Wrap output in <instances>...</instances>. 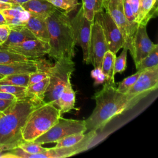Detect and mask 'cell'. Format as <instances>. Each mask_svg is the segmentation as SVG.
Segmentation results:
<instances>
[{
    "label": "cell",
    "mask_w": 158,
    "mask_h": 158,
    "mask_svg": "<svg viewBox=\"0 0 158 158\" xmlns=\"http://www.w3.org/2000/svg\"><path fill=\"white\" fill-rule=\"evenodd\" d=\"M93 98L96 101V106L91 114L85 120L88 131L102 130L115 117L132 109L138 103L129 100L126 94L118 92L115 84L107 82Z\"/></svg>",
    "instance_id": "cell-1"
},
{
    "label": "cell",
    "mask_w": 158,
    "mask_h": 158,
    "mask_svg": "<svg viewBox=\"0 0 158 158\" xmlns=\"http://www.w3.org/2000/svg\"><path fill=\"white\" fill-rule=\"evenodd\" d=\"M44 102L29 97L17 99L0 112V144L14 149L23 142L22 130L28 116Z\"/></svg>",
    "instance_id": "cell-2"
},
{
    "label": "cell",
    "mask_w": 158,
    "mask_h": 158,
    "mask_svg": "<svg viewBox=\"0 0 158 158\" xmlns=\"http://www.w3.org/2000/svg\"><path fill=\"white\" fill-rule=\"evenodd\" d=\"M45 21L49 35L48 56L56 60L64 57L72 59L77 44L68 14L56 8Z\"/></svg>",
    "instance_id": "cell-3"
},
{
    "label": "cell",
    "mask_w": 158,
    "mask_h": 158,
    "mask_svg": "<svg viewBox=\"0 0 158 158\" xmlns=\"http://www.w3.org/2000/svg\"><path fill=\"white\" fill-rule=\"evenodd\" d=\"M60 116L59 109L54 105L51 102H43L28 116L22 130L23 140L33 141L50 129Z\"/></svg>",
    "instance_id": "cell-4"
},
{
    "label": "cell",
    "mask_w": 158,
    "mask_h": 158,
    "mask_svg": "<svg viewBox=\"0 0 158 158\" xmlns=\"http://www.w3.org/2000/svg\"><path fill=\"white\" fill-rule=\"evenodd\" d=\"M75 70V63L72 59L60 58L52 65L49 76V84L45 93L44 101L56 107L57 101L65 89Z\"/></svg>",
    "instance_id": "cell-5"
},
{
    "label": "cell",
    "mask_w": 158,
    "mask_h": 158,
    "mask_svg": "<svg viewBox=\"0 0 158 158\" xmlns=\"http://www.w3.org/2000/svg\"><path fill=\"white\" fill-rule=\"evenodd\" d=\"M86 131L87 130L85 120L65 118L60 116L50 129L33 141L41 145L56 143L69 135L85 133Z\"/></svg>",
    "instance_id": "cell-6"
},
{
    "label": "cell",
    "mask_w": 158,
    "mask_h": 158,
    "mask_svg": "<svg viewBox=\"0 0 158 158\" xmlns=\"http://www.w3.org/2000/svg\"><path fill=\"white\" fill-rule=\"evenodd\" d=\"M157 88L158 65H156L143 70L126 95L129 100L139 102Z\"/></svg>",
    "instance_id": "cell-7"
},
{
    "label": "cell",
    "mask_w": 158,
    "mask_h": 158,
    "mask_svg": "<svg viewBox=\"0 0 158 158\" xmlns=\"http://www.w3.org/2000/svg\"><path fill=\"white\" fill-rule=\"evenodd\" d=\"M94 21L101 26L109 50L116 54L119 49L125 46V40L122 34L107 12L104 9L97 12L94 16Z\"/></svg>",
    "instance_id": "cell-8"
},
{
    "label": "cell",
    "mask_w": 158,
    "mask_h": 158,
    "mask_svg": "<svg viewBox=\"0 0 158 158\" xmlns=\"http://www.w3.org/2000/svg\"><path fill=\"white\" fill-rule=\"evenodd\" d=\"M93 22L89 21L84 15L82 7L71 19L76 44L80 46L83 51V59L88 64L91 26Z\"/></svg>",
    "instance_id": "cell-9"
},
{
    "label": "cell",
    "mask_w": 158,
    "mask_h": 158,
    "mask_svg": "<svg viewBox=\"0 0 158 158\" xmlns=\"http://www.w3.org/2000/svg\"><path fill=\"white\" fill-rule=\"evenodd\" d=\"M109 50L107 41L100 25L94 20L91 26L88 64H91L96 70H101L103 57Z\"/></svg>",
    "instance_id": "cell-10"
},
{
    "label": "cell",
    "mask_w": 158,
    "mask_h": 158,
    "mask_svg": "<svg viewBox=\"0 0 158 158\" xmlns=\"http://www.w3.org/2000/svg\"><path fill=\"white\" fill-rule=\"evenodd\" d=\"M5 48L30 59L42 57L48 54L49 50V43L38 39L27 40L18 44Z\"/></svg>",
    "instance_id": "cell-11"
},
{
    "label": "cell",
    "mask_w": 158,
    "mask_h": 158,
    "mask_svg": "<svg viewBox=\"0 0 158 158\" xmlns=\"http://www.w3.org/2000/svg\"><path fill=\"white\" fill-rule=\"evenodd\" d=\"M103 7L109 13L120 30L125 40L124 47L127 48L128 43V27L124 13L123 1L104 0Z\"/></svg>",
    "instance_id": "cell-12"
},
{
    "label": "cell",
    "mask_w": 158,
    "mask_h": 158,
    "mask_svg": "<svg viewBox=\"0 0 158 158\" xmlns=\"http://www.w3.org/2000/svg\"><path fill=\"white\" fill-rule=\"evenodd\" d=\"M156 45V44L151 41L148 36L146 25L139 24L133 41V56L132 58L135 65L146 57Z\"/></svg>",
    "instance_id": "cell-13"
},
{
    "label": "cell",
    "mask_w": 158,
    "mask_h": 158,
    "mask_svg": "<svg viewBox=\"0 0 158 158\" xmlns=\"http://www.w3.org/2000/svg\"><path fill=\"white\" fill-rule=\"evenodd\" d=\"M30 14L46 19L56 9L47 0H30L21 5Z\"/></svg>",
    "instance_id": "cell-14"
},
{
    "label": "cell",
    "mask_w": 158,
    "mask_h": 158,
    "mask_svg": "<svg viewBox=\"0 0 158 158\" xmlns=\"http://www.w3.org/2000/svg\"><path fill=\"white\" fill-rule=\"evenodd\" d=\"M4 16L9 27L25 25L30 17V14L20 5H12L10 9L1 12Z\"/></svg>",
    "instance_id": "cell-15"
},
{
    "label": "cell",
    "mask_w": 158,
    "mask_h": 158,
    "mask_svg": "<svg viewBox=\"0 0 158 158\" xmlns=\"http://www.w3.org/2000/svg\"><path fill=\"white\" fill-rule=\"evenodd\" d=\"M25 26L33 34L36 39L49 43V35L44 19L30 14Z\"/></svg>",
    "instance_id": "cell-16"
},
{
    "label": "cell",
    "mask_w": 158,
    "mask_h": 158,
    "mask_svg": "<svg viewBox=\"0 0 158 158\" xmlns=\"http://www.w3.org/2000/svg\"><path fill=\"white\" fill-rule=\"evenodd\" d=\"M75 92L73 91L70 80L67 83L65 89L59 96L56 107L59 109L60 115L72 110L75 109Z\"/></svg>",
    "instance_id": "cell-17"
},
{
    "label": "cell",
    "mask_w": 158,
    "mask_h": 158,
    "mask_svg": "<svg viewBox=\"0 0 158 158\" xmlns=\"http://www.w3.org/2000/svg\"><path fill=\"white\" fill-rule=\"evenodd\" d=\"M35 70L36 65L33 59H30L26 62L0 64V74L3 76L18 73H31Z\"/></svg>",
    "instance_id": "cell-18"
},
{
    "label": "cell",
    "mask_w": 158,
    "mask_h": 158,
    "mask_svg": "<svg viewBox=\"0 0 158 158\" xmlns=\"http://www.w3.org/2000/svg\"><path fill=\"white\" fill-rule=\"evenodd\" d=\"M10 31L6 41L1 46L7 47L21 43L29 40L36 39L33 34L25 26L19 25L10 27Z\"/></svg>",
    "instance_id": "cell-19"
},
{
    "label": "cell",
    "mask_w": 158,
    "mask_h": 158,
    "mask_svg": "<svg viewBox=\"0 0 158 158\" xmlns=\"http://www.w3.org/2000/svg\"><path fill=\"white\" fill-rule=\"evenodd\" d=\"M157 0H140L137 22L146 25L148 22L157 15Z\"/></svg>",
    "instance_id": "cell-20"
},
{
    "label": "cell",
    "mask_w": 158,
    "mask_h": 158,
    "mask_svg": "<svg viewBox=\"0 0 158 158\" xmlns=\"http://www.w3.org/2000/svg\"><path fill=\"white\" fill-rule=\"evenodd\" d=\"M33 59L36 65V70L30 73L28 86L49 77L52 67L49 62L45 59L40 57Z\"/></svg>",
    "instance_id": "cell-21"
},
{
    "label": "cell",
    "mask_w": 158,
    "mask_h": 158,
    "mask_svg": "<svg viewBox=\"0 0 158 158\" xmlns=\"http://www.w3.org/2000/svg\"><path fill=\"white\" fill-rule=\"evenodd\" d=\"M115 58L116 54L108 50L106 52L101 63L100 70L105 77L106 82L110 84H115L114 80L115 74L114 73Z\"/></svg>",
    "instance_id": "cell-22"
},
{
    "label": "cell",
    "mask_w": 158,
    "mask_h": 158,
    "mask_svg": "<svg viewBox=\"0 0 158 158\" xmlns=\"http://www.w3.org/2000/svg\"><path fill=\"white\" fill-rule=\"evenodd\" d=\"M49 84V77L26 87V97L33 98L40 101H44L45 93Z\"/></svg>",
    "instance_id": "cell-23"
},
{
    "label": "cell",
    "mask_w": 158,
    "mask_h": 158,
    "mask_svg": "<svg viewBox=\"0 0 158 158\" xmlns=\"http://www.w3.org/2000/svg\"><path fill=\"white\" fill-rule=\"evenodd\" d=\"M85 17L90 22H94L95 14L104 9V0H81Z\"/></svg>",
    "instance_id": "cell-24"
},
{
    "label": "cell",
    "mask_w": 158,
    "mask_h": 158,
    "mask_svg": "<svg viewBox=\"0 0 158 158\" xmlns=\"http://www.w3.org/2000/svg\"><path fill=\"white\" fill-rule=\"evenodd\" d=\"M23 56L9 51L6 48L0 46V64H7L29 60Z\"/></svg>",
    "instance_id": "cell-25"
},
{
    "label": "cell",
    "mask_w": 158,
    "mask_h": 158,
    "mask_svg": "<svg viewBox=\"0 0 158 158\" xmlns=\"http://www.w3.org/2000/svg\"><path fill=\"white\" fill-rule=\"evenodd\" d=\"M30 73H18L4 76L0 80V84L27 87Z\"/></svg>",
    "instance_id": "cell-26"
},
{
    "label": "cell",
    "mask_w": 158,
    "mask_h": 158,
    "mask_svg": "<svg viewBox=\"0 0 158 158\" xmlns=\"http://www.w3.org/2000/svg\"><path fill=\"white\" fill-rule=\"evenodd\" d=\"M158 65V45L152 49V51L142 60H141L135 66L137 71H143V70Z\"/></svg>",
    "instance_id": "cell-27"
},
{
    "label": "cell",
    "mask_w": 158,
    "mask_h": 158,
    "mask_svg": "<svg viewBox=\"0 0 158 158\" xmlns=\"http://www.w3.org/2000/svg\"><path fill=\"white\" fill-rule=\"evenodd\" d=\"M55 7L66 14L75 10L79 5L78 0H47Z\"/></svg>",
    "instance_id": "cell-28"
},
{
    "label": "cell",
    "mask_w": 158,
    "mask_h": 158,
    "mask_svg": "<svg viewBox=\"0 0 158 158\" xmlns=\"http://www.w3.org/2000/svg\"><path fill=\"white\" fill-rule=\"evenodd\" d=\"M85 136V133H75L69 135L57 141L56 146L54 147L60 148L73 146L81 141L84 138Z\"/></svg>",
    "instance_id": "cell-29"
},
{
    "label": "cell",
    "mask_w": 158,
    "mask_h": 158,
    "mask_svg": "<svg viewBox=\"0 0 158 158\" xmlns=\"http://www.w3.org/2000/svg\"><path fill=\"white\" fill-rule=\"evenodd\" d=\"M26 87L14 86L6 84H0V91L9 93L15 96L17 99H22L26 97Z\"/></svg>",
    "instance_id": "cell-30"
},
{
    "label": "cell",
    "mask_w": 158,
    "mask_h": 158,
    "mask_svg": "<svg viewBox=\"0 0 158 158\" xmlns=\"http://www.w3.org/2000/svg\"><path fill=\"white\" fill-rule=\"evenodd\" d=\"M141 72L142 71H137L135 73L124 78L118 83V86L117 88V91L121 93L126 94L134 85Z\"/></svg>",
    "instance_id": "cell-31"
},
{
    "label": "cell",
    "mask_w": 158,
    "mask_h": 158,
    "mask_svg": "<svg viewBox=\"0 0 158 158\" xmlns=\"http://www.w3.org/2000/svg\"><path fill=\"white\" fill-rule=\"evenodd\" d=\"M128 49L126 47L123 48V50L118 57H116L114 63V74L117 73L123 72L127 67V57Z\"/></svg>",
    "instance_id": "cell-32"
},
{
    "label": "cell",
    "mask_w": 158,
    "mask_h": 158,
    "mask_svg": "<svg viewBox=\"0 0 158 158\" xmlns=\"http://www.w3.org/2000/svg\"><path fill=\"white\" fill-rule=\"evenodd\" d=\"M10 31V28L7 24L0 25V46L7 40Z\"/></svg>",
    "instance_id": "cell-33"
},
{
    "label": "cell",
    "mask_w": 158,
    "mask_h": 158,
    "mask_svg": "<svg viewBox=\"0 0 158 158\" xmlns=\"http://www.w3.org/2000/svg\"><path fill=\"white\" fill-rule=\"evenodd\" d=\"M131 6L133 15L135 17L136 21L137 22L138 12H139V2L140 0H128ZM138 23V22H137Z\"/></svg>",
    "instance_id": "cell-34"
},
{
    "label": "cell",
    "mask_w": 158,
    "mask_h": 158,
    "mask_svg": "<svg viewBox=\"0 0 158 158\" xmlns=\"http://www.w3.org/2000/svg\"><path fill=\"white\" fill-rule=\"evenodd\" d=\"M17 100V99H15ZM15 100L0 99V112L6 110L10 105H11Z\"/></svg>",
    "instance_id": "cell-35"
},
{
    "label": "cell",
    "mask_w": 158,
    "mask_h": 158,
    "mask_svg": "<svg viewBox=\"0 0 158 158\" xmlns=\"http://www.w3.org/2000/svg\"><path fill=\"white\" fill-rule=\"evenodd\" d=\"M0 99H12V100L17 99V98L15 96H14L13 94H9V93H4V92H1V91H0Z\"/></svg>",
    "instance_id": "cell-36"
},
{
    "label": "cell",
    "mask_w": 158,
    "mask_h": 158,
    "mask_svg": "<svg viewBox=\"0 0 158 158\" xmlns=\"http://www.w3.org/2000/svg\"><path fill=\"white\" fill-rule=\"evenodd\" d=\"M12 149L9 146L6 145L0 144V157L4 158L5 157V152Z\"/></svg>",
    "instance_id": "cell-37"
},
{
    "label": "cell",
    "mask_w": 158,
    "mask_h": 158,
    "mask_svg": "<svg viewBox=\"0 0 158 158\" xmlns=\"http://www.w3.org/2000/svg\"><path fill=\"white\" fill-rule=\"evenodd\" d=\"M12 7V4L11 3L0 1V12L6 9H10Z\"/></svg>",
    "instance_id": "cell-38"
},
{
    "label": "cell",
    "mask_w": 158,
    "mask_h": 158,
    "mask_svg": "<svg viewBox=\"0 0 158 158\" xmlns=\"http://www.w3.org/2000/svg\"><path fill=\"white\" fill-rule=\"evenodd\" d=\"M30 0H12V5H20L21 6L23 3H25Z\"/></svg>",
    "instance_id": "cell-39"
},
{
    "label": "cell",
    "mask_w": 158,
    "mask_h": 158,
    "mask_svg": "<svg viewBox=\"0 0 158 158\" xmlns=\"http://www.w3.org/2000/svg\"><path fill=\"white\" fill-rule=\"evenodd\" d=\"M5 24H7L6 20L5 19L4 15L0 12V25H5Z\"/></svg>",
    "instance_id": "cell-40"
},
{
    "label": "cell",
    "mask_w": 158,
    "mask_h": 158,
    "mask_svg": "<svg viewBox=\"0 0 158 158\" xmlns=\"http://www.w3.org/2000/svg\"><path fill=\"white\" fill-rule=\"evenodd\" d=\"M0 1L6 2H9V3H11V4L12 2V0H0Z\"/></svg>",
    "instance_id": "cell-41"
},
{
    "label": "cell",
    "mask_w": 158,
    "mask_h": 158,
    "mask_svg": "<svg viewBox=\"0 0 158 158\" xmlns=\"http://www.w3.org/2000/svg\"><path fill=\"white\" fill-rule=\"evenodd\" d=\"M4 77V76H3V75H2L0 74V80H1V78H2Z\"/></svg>",
    "instance_id": "cell-42"
}]
</instances>
